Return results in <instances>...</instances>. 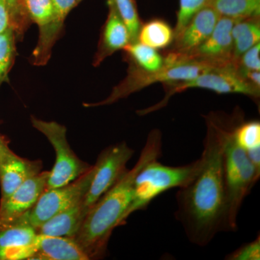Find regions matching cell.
<instances>
[{
	"instance_id": "cell-1",
	"label": "cell",
	"mask_w": 260,
	"mask_h": 260,
	"mask_svg": "<svg viewBox=\"0 0 260 260\" xmlns=\"http://www.w3.org/2000/svg\"><path fill=\"white\" fill-rule=\"evenodd\" d=\"M206 122L199 171L176 196V218L189 242L199 246L208 245L219 232H227L223 135L213 114Z\"/></svg>"
},
{
	"instance_id": "cell-2",
	"label": "cell",
	"mask_w": 260,
	"mask_h": 260,
	"mask_svg": "<svg viewBox=\"0 0 260 260\" xmlns=\"http://www.w3.org/2000/svg\"><path fill=\"white\" fill-rule=\"evenodd\" d=\"M161 153V133L153 129L134 167L126 170L88 210L79 232L73 238L88 259H99L106 254L113 231L126 221L138 172L150 160L159 159Z\"/></svg>"
},
{
	"instance_id": "cell-3",
	"label": "cell",
	"mask_w": 260,
	"mask_h": 260,
	"mask_svg": "<svg viewBox=\"0 0 260 260\" xmlns=\"http://www.w3.org/2000/svg\"><path fill=\"white\" fill-rule=\"evenodd\" d=\"M223 135V164L225 198L226 230L235 232L243 202L259 181L256 170L244 148L237 143L234 127L237 117L226 118L213 114Z\"/></svg>"
},
{
	"instance_id": "cell-4",
	"label": "cell",
	"mask_w": 260,
	"mask_h": 260,
	"mask_svg": "<svg viewBox=\"0 0 260 260\" xmlns=\"http://www.w3.org/2000/svg\"><path fill=\"white\" fill-rule=\"evenodd\" d=\"M214 66L218 65L172 52L164 59V66L158 71H144L135 65L131 66L125 79L113 89L107 99L95 104H85L84 106L95 107L109 105L154 83H175L194 79Z\"/></svg>"
},
{
	"instance_id": "cell-5",
	"label": "cell",
	"mask_w": 260,
	"mask_h": 260,
	"mask_svg": "<svg viewBox=\"0 0 260 260\" xmlns=\"http://www.w3.org/2000/svg\"><path fill=\"white\" fill-rule=\"evenodd\" d=\"M200 165V158L179 167L164 165L158 159L145 164L135 178L133 200L126 219L134 212L147 208L153 200L165 191L185 186L195 177Z\"/></svg>"
},
{
	"instance_id": "cell-6",
	"label": "cell",
	"mask_w": 260,
	"mask_h": 260,
	"mask_svg": "<svg viewBox=\"0 0 260 260\" xmlns=\"http://www.w3.org/2000/svg\"><path fill=\"white\" fill-rule=\"evenodd\" d=\"M190 88L206 89L219 94H243L256 99L259 97L260 94L259 88L242 76L237 63L218 65L206 70L194 79L172 84V87L161 102L139 111L138 114L142 116L155 112L165 107L173 95Z\"/></svg>"
},
{
	"instance_id": "cell-7",
	"label": "cell",
	"mask_w": 260,
	"mask_h": 260,
	"mask_svg": "<svg viewBox=\"0 0 260 260\" xmlns=\"http://www.w3.org/2000/svg\"><path fill=\"white\" fill-rule=\"evenodd\" d=\"M32 125L45 135L55 150L56 161L47 181V188L66 185L78 179L92 166L80 160L70 148L67 129L55 121H46L31 117Z\"/></svg>"
},
{
	"instance_id": "cell-8",
	"label": "cell",
	"mask_w": 260,
	"mask_h": 260,
	"mask_svg": "<svg viewBox=\"0 0 260 260\" xmlns=\"http://www.w3.org/2000/svg\"><path fill=\"white\" fill-rule=\"evenodd\" d=\"M93 172L92 166L85 174L66 185L47 188L31 209L24 214V220L37 229L56 214L76 204L86 194Z\"/></svg>"
},
{
	"instance_id": "cell-9",
	"label": "cell",
	"mask_w": 260,
	"mask_h": 260,
	"mask_svg": "<svg viewBox=\"0 0 260 260\" xmlns=\"http://www.w3.org/2000/svg\"><path fill=\"white\" fill-rule=\"evenodd\" d=\"M133 154L134 150L125 142L108 147L100 153L93 166L91 183L84 197L83 207L86 215L88 210L127 170L126 164Z\"/></svg>"
},
{
	"instance_id": "cell-10",
	"label": "cell",
	"mask_w": 260,
	"mask_h": 260,
	"mask_svg": "<svg viewBox=\"0 0 260 260\" xmlns=\"http://www.w3.org/2000/svg\"><path fill=\"white\" fill-rule=\"evenodd\" d=\"M35 228L23 217L0 220V260L30 259L37 250Z\"/></svg>"
},
{
	"instance_id": "cell-11",
	"label": "cell",
	"mask_w": 260,
	"mask_h": 260,
	"mask_svg": "<svg viewBox=\"0 0 260 260\" xmlns=\"http://www.w3.org/2000/svg\"><path fill=\"white\" fill-rule=\"evenodd\" d=\"M236 20L220 16L210 37L186 56L214 65L237 63L233 56L232 28Z\"/></svg>"
},
{
	"instance_id": "cell-12",
	"label": "cell",
	"mask_w": 260,
	"mask_h": 260,
	"mask_svg": "<svg viewBox=\"0 0 260 260\" xmlns=\"http://www.w3.org/2000/svg\"><path fill=\"white\" fill-rule=\"evenodd\" d=\"M50 172H42L24 181L8 198L0 201V220H11L29 211L47 188Z\"/></svg>"
},
{
	"instance_id": "cell-13",
	"label": "cell",
	"mask_w": 260,
	"mask_h": 260,
	"mask_svg": "<svg viewBox=\"0 0 260 260\" xmlns=\"http://www.w3.org/2000/svg\"><path fill=\"white\" fill-rule=\"evenodd\" d=\"M42 160L21 158L11 150L0 158V201L8 198L22 184L42 172Z\"/></svg>"
},
{
	"instance_id": "cell-14",
	"label": "cell",
	"mask_w": 260,
	"mask_h": 260,
	"mask_svg": "<svg viewBox=\"0 0 260 260\" xmlns=\"http://www.w3.org/2000/svg\"><path fill=\"white\" fill-rule=\"evenodd\" d=\"M220 15L206 5L193 15L177 37L174 51L187 55L210 37L218 23Z\"/></svg>"
},
{
	"instance_id": "cell-15",
	"label": "cell",
	"mask_w": 260,
	"mask_h": 260,
	"mask_svg": "<svg viewBox=\"0 0 260 260\" xmlns=\"http://www.w3.org/2000/svg\"><path fill=\"white\" fill-rule=\"evenodd\" d=\"M83 0H51L53 18L45 28L39 30V42L32 53V62L35 65H45L49 61L51 49L64 26L67 16L72 10Z\"/></svg>"
},
{
	"instance_id": "cell-16",
	"label": "cell",
	"mask_w": 260,
	"mask_h": 260,
	"mask_svg": "<svg viewBox=\"0 0 260 260\" xmlns=\"http://www.w3.org/2000/svg\"><path fill=\"white\" fill-rule=\"evenodd\" d=\"M108 5L109 15L101 36L94 62L95 66L101 64L107 56L112 55L116 51L124 49L131 43L129 32L119 16L114 2L108 0Z\"/></svg>"
},
{
	"instance_id": "cell-17",
	"label": "cell",
	"mask_w": 260,
	"mask_h": 260,
	"mask_svg": "<svg viewBox=\"0 0 260 260\" xmlns=\"http://www.w3.org/2000/svg\"><path fill=\"white\" fill-rule=\"evenodd\" d=\"M84 199V198H83ZM83 199L44 222L36 229L37 234L49 237L73 238L79 232L86 212Z\"/></svg>"
},
{
	"instance_id": "cell-18",
	"label": "cell",
	"mask_w": 260,
	"mask_h": 260,
	"mask_svg": "<svg viewBox=\"0 0 260 260\" xmlns=\"http://www.w3.org/2000/svg\"><path fill=\"white\" fill-rule=\"evenodd\" d=\"M35 260H88L86 254L73 239L38 234Z\"/></svg>"
},
{
	"instance_id": "cell-19",
	"label": "cell",
	"mask_w": 260,
	"mask_h": 260,
	"mask_svg": "<svg viewBox=\"0 0 260 260\" xmlns=\"http://www.w3.org/2000/svg\"><path fill=\"white\" fill-rule=\"evenodd\" d=\"M237 143L245 150L256 170L260 172V123L257 120L244 121L237 116L234 127Z\"/></svg>"
},
{
	"instance_id": "cell-20",
	"label": "cell",
	"mask_w": 260,
	"mask_h": 260,
	"mask_svg": "<svg viewBox=\"0 0 260 260\" xmlns=\"http://www.w3.org/2000/svg\"><path fill=\"white\" fill-rule=\"evenodd\" d=\"M233 56L238 62L240 56L260 41L259 17L237 20L232 28Z\"/></svg>"
},
{
	"instance_id": "cell-21",
	"label": "cell",
	"mask_w": 260,
	"mask_h": 260,
	"mask_svg": "<svg viewBox=\"0 0 260 260\" xmlns=\"http://www.w3.org/2000/svg\"><path fill=\"white\" fill-rule=\"evenodd\" d=\"M208 5L220 16L242 20L260 15V0H209Z\"/></svg>"
},
{
	"instance_id": "cell-22",
	"label": "cell",
	"mask_w": 260,
	"mask_h": 260,
	"mask_svg": "<svg viewBox=\"0 0 260 260\" xmlns=\"http://www.w3.org/2000/svg\"><path fill=\"white\" fill-rule=\"evenodd\" d=\"M174 39V32L170 25L160 19L150 20L141 25L138 42L154 49H165Z\"/></svg>"
},
{
	"instance_id": "cell-23",
	"label": "cell",
	"mask_w": 260,
	"mask_h": 260,
	"mask_svg": "<svg viewBox=\"0 0 260 260\" xmlns=\"http://www.w3.org/2000/svg\"><path fill=\"white\" fill-rule=\"evenodd\" d=\"M129 59L135 66L148 72H155L161 69L164 59L157 52L156 49L149 47L141 43H131L124 48Z\"/></svg>"
},
{
	"instance_id": "cell-24",
	"label": "cell",
	"mask_w": 260,
	"mask_h": 260,
	"mask_svg": "<svg viewBox=\"0 0 260 260\" xmlns=\"http://www.w3.org/2000/svg\"><path fill=\"white\" fill-rule=\"evenodd\" d=\"M16 34L13 28L0 34V84L6 80L14 63Z\"/></svg>"
},
{
	"instance_id": "cell-25",
	"label": "cell",
	"mask_w": 260,
	"mask_h": 260,
	"mask_svg": "<svg viewBox=\"0 0 260 260\" xmlns=\"http://www.w3.org/2000/svg\"><path fill=\"white\" fill-rule=\"evenodd\" d=\"M119 16L129 32L131 43L138 42L141 23L133 0H112ZM130 43V44H131Z\"/></svg>"
},
{
	"instance_id": "cell-26",
	"label": "cell",
	"mask_w": 260,
	"mask_h": 260,
	"mask_svg": "<svg viewBox=\"0 0 260 260\" xmlns=\"http://www.w3.org/2000/svg\"><path fill=\"white\" fill-rule=\"evenodd\" d=\"M30 21L37 23L39 30L47 27L53 18L51 0H23Z\"/></svg>"
},
{
	"instance_id": "cell-27",
	"label": "cell",
	"mask_w": 260,
	"mask_h": 260,
	"mask_svg": "<svg viewBox=\"0 0 260 260\" xmlns=\"http://www.w3.org/2000/svg\"><path fill=\"white\" fill-rule=\"evenodd\" d=\"M11 18L12 28L18 39L23 37L24 32L30 24V19L22 0H5Z\"/></svg>"
},
{
	"instance_id": "cell-28",
	"label": "cell",
	"mask_w": 260,
	"mask_h": 260,
	"mask_svg": "<svg viewBox=\"0 0 260 260\" xmlns=\"http://www.w3.org/2000/svg\"><path fill=\"white\" fill-rule=\"evenodd\" d=\"M208 2L209 0H179L174 38L180 34L195 13L208 5Z\"/></svg>"
},
{
	"instance_id": "cell-29",
	"label": "cell",
	"mask_w": 260,
	"mask_h": 260,
	"mask_svg": "<svg viewBox=\"0 0 260 260\" xmlns=\"http://www.w3.org/2000/svg\"><path fill=\"white\" fill-rule=\"evenodd\" d=\"M228 260H259L260 259V236L252 242L246 243L239 246L225 258Z\"/></svg>"
},
{
	"instance_id": "cell-30",
	"label": "cell",
	"mask_w": 260,
	"mask_h": 260,
	"mask_svg": "<svg viewBox=\"0 0 260 260\" xmlns=\"http://www.w3.org/2000/svg\"><path fill=\"white\" fill-rule=\"evenodd\" d=\"M260 44L248 49L239 58L238 66L242 69L259 71L260 70Z\"/></svg>"
},
{
	"instance_id": "cell-31",
	"label": "cell",
	"mask_w": 260,
	"mask_h": 260,
	"mask_svg": "<svg viewBox=\"0 0 260 260\" xmlns=\"http://www.w3.org/2000/svg\"><path fill=\"white\" fill-rule=\"evenodd\" d=\"M12 28L9 10L5 0H0V34Z\"/></svg>"
},
{
	"instance_id": "cell-32",
	"label": "cell",
	"mask_w": 260,
	"mask_h": 260,
	"mask_svg": "<svg viewBox=\"0 0 260 260\" xmlns=\"http://www.w3.org/2000/svg\"><path fill=\"white\" fill-rule=\"evenodd\" d=\"M9 150L10 149L8 145V142L5 139V137L0 135V158Z\"/></svg>"
},
{
	"instance_id": "cell-33",
	"label": "cell",
	"mask_w": 260,
	"mask_h": 260,
	"mask_svg": "<svg viewBox=\"0 0 260 260\" xmlns=\"http://www.w3.org/2000/svg\"><path fill=\"white\" fill-rule=\"evenodd\" d=\"M22 1H23V0H22Z\"/></svg>"
},
{
	"instance_id": "cell-34",
	"label": "cell",
	"mask_w": 260,
	"mask_h": 260,
	"mask_svg": "<svg viewBox=\"0 0 260 260\" xmlns=\"http://www.w3.org/2000/svg\"><path fill=\"white\" fill-rule=\"evenodd\" d=\"M0 85H1V84H0Z\"/></svg>"
}]
</instances>
